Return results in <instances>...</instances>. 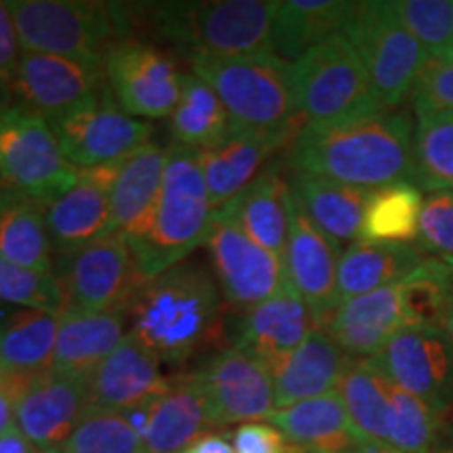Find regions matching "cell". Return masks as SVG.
<instances>
[{
  "label": "cell",
  "instance_id": "6da1fadb",
  "mask_svg": "<svg viewBox=\"0 0 453 453\" xmlns=\"http://www.w3.org/2000/svg\"><path fill=\"white\" fill-rule=\"evenodd\" d=\"M225 300L211 271L183 260L145 281L127 307L130 334L160 364L179 365L223 350Z\"/></svg>",
  "mask_w": 453,
  "mask_h": 453
},
{
  "label": "cell",
  "instance_id": "7a4b0ae2",
  "mask_svg": "<svg viewBox=\"0 0 453 453\" xmlns=\"http://www.w3.org/2000/svg\"><path fill=\"white\" fill-rule=\"evenodd\" d=\"M290 170L380 189L413 183V124L405 110H382L336 127H303L288 150Z\"/></svg>",
  "mask_w": 453,
  "mask_h": 453
},
{
  "label": "cell",
  "instance_id": "3957f363",
  "mask_svg": "<svg viewBox=\"0 0 453 453\" xmlns=\"http://www.w3.org/2000/svg\"><path fill=\"white\" fill-rule=\"evenodd\" d=\"M122 38L147 24L157 38L194 55H275L273 24L277 3L269 0H208V3L145 4L139 19L133 4H116Z\"/></svg>",
  "mask_w": 453,
  "mask_h": 453
},
{
  "label": "cell",
  "instance_id": "277c9868",
  "mask_svg": "<svg viewBox=\"0 0 453 453\" xmlns=\"http://www.w3.org/2000/svg\"><path fill=\"white\" fill-rule=\"evenodd\" d=\"M187 64L223 101L231 130L280 139L288 145L296 141L303 120L290 61L277 55H194Z\"/></svg>",
  "mask_w": 453,
  "mask_h": 453
},
{
  "label": "cell",
  "instance_id": "5b68a950",
  "mask_svg": "<svg viewBox=\"0 0 453 453\" xmlns=\"http://www.w3.org/2000/svg\"><path fill=\"white\" fill-rule=\"evenodd\" d=\"M212 217L214 208L203 180L200 154L170 143L168 166L154 212L145 229L127 240L141 280H154L183 263L197 246H203Z\"/></svg>",
  "mask_w": 453,
  "mask_h": 453
},
{
  "label": "cell",
  "instance_id": "8992f818",
  "mask_svg": "<svg viewBox=\"0 0 453 453\" xmlns=\"http://www.w3.org/2000/svg\"><path fill=\"white\" fill-rule=\"evenodd\" d=\"M292 81L303 127H336L384 110L364 61L342 34L292 61Z\"/></svg>",
  "mask_w": 453,
  "mask_h": 453
},
{
  "label": "cell",
  "instance_id": "52a82bcc",
  "mask_svg": "<svg viewBox=\"0 0 453 453\" xmlns=\"http://www.w3.org/2000/svg\"><path fill=\"white\" fill-rule=\"evenodd\" d=\"M21 49L65 57L104 70L110 47L120 41L116 4L82 0H11Z\"/></svg>",
  "mask_w": 453,
  "mask_h": 453
},
{
  "label": "cell",
  "instance_id": "ba28073f",
  "mask_svg": "<svg viewBox=\"0 0 453 453\" xmlns=\"http://www.w3.org/2000/svg\"><path fill=\"white\" fill-rule=\"evenodd\" d=\"M342 36L353 44L384 110H399L416 87L426 50L396 15L393 3H357Z\"/></svg>",
  "mask_w": 453,
  "mask_h": 453
},
{
  "label": "cell",
  "instance_id": "9c48e42d",
  "mask_svg": "<svg viewBox=\"0 0 453 453\" xmlns=\"http://www.w3.org/2000/svg\"><path fill=\"white\" fill-rule=\"evenodd\" d=\"M78 174L42 116L19 105L0 111V185L47 203L76 185Z\"/></svg>",
  "mask_w": 453,
  "mask_h": 453
},
{
  "label": "cell",
  "instance_id": "30bf717a",
  "mask_svg": "<svg viewBox=\"0 0 453 453\" xmlns=\"http://www.w3.org/2000/svg\"><path fill=\"white\" fill-rule=\"evenodd\" d=\"M53 273L64 292L65 311H124L141 286L137 265L122 235L111 234L78 250L57 254Z\"/></svg>",
  "mask_w": 453,
  "mask_h": 453
},
{
  "label": "cell",
  "instance_id": "8fae6325",
  "mask_svg": "<svg viewBox=\"0 0 453 453\" xmlns=\"http://www.w3.org/2000/svg\"><path fill=\"white\" fill-rule=\"evenodd\" d=\"M107 88L113 104L133 118L173 116L183 88V72L173 57L141 38H120L104 61Z\"/></svg>",
  "mask_w": 453,
  "mask_h": 453
},
{
  "label": "cell",
  "instance_id": "7c38bea8",
  "mask_svg": "<svg viewBox=\"0 0 453 453\" xmlns=\"http://www.w3.org/2000/svg\"><path fill=\"white\" fill-rule=\"evenodd\" d=\"M203 248L211 254L220 296L235 313L258 307L286 283L283 260L258 246L223 211H214Z\"/></svg>",
  "mask_w": 453,
  "mask_h": 453
},
{
  "label": "cell",
  "instance_id": "4fadbf2b",
  "mask_svg": "<svg viewBox=\"0 0 453 453\" xmlns=\"http://www.w3.org/2000/svg\"><path fill=\"white\" fill-rule=\"evenodd\" d=\"M47 122L67 162L78 170L120 162L154 137V127L122 111L111 95Z\"/></svg>",
  "mask_w": 453,
  "mask_h": 453
},
{
  "label": "cell",
  "instance_id": "5bb4252c",
  "mask_svg": "<svg viewBox=\"0 0 453 453\" xmlns=\"http://www.w3.org/2000/svg\"><path fill=\"white\" fill-rule=\"evenodd\" d=\"M372 361L393 387L437 411L453 410V342L443 330L403 327Z\"/></svg>",
  "mask_w": 453,
  "mask_h": 453
},
{
  "label": "cell",
  "instance_id": "9a60e30c",
  "mask_svg": "<svg viewBox=\"0 0 453 453\" xmlns=\"http://www.w3.org/2000/svg\"><path fill=\"white\" fill-rule=\"evenodd\" d=\"M9 95L17 105L30 110L44 120L64 116L110 95L105 72L65 57L44 53H21Z\"/></svg>",
  "mask_w": 453,
  "mask_h": 453
},
{
  "label": "cell",
  "instance_id": "2e32d148",
  "mask_svg": "<svg viewBox=\"0 0 453 453\" xmlns=\"http://www.w3.org/2000/svg\"><path fill=\"white\" fill-rule=\"evenodd\" d=\"M197 373L206 387L217 428L273 416V373L246 350L237 347L219 350Z\"/></svg>",
  "mask_w": 453,
  "mask_h": 453
},
{
  "label": "cell",
  "instance_id": "e0dca14e",
  "mask_svg": "<svg viewBox=\"0 0 453 453\" xmlns=\"http://www.w3.org/2000/svg\"><path fill=\"white\" fill-rule=\"evenodd\" d=\"M120 162L81 170L76 185L44 203L53 252L65 254L111 235V187Z\"/></svg>",
  "mask_w": 453,
  "mask_h": 453
},
{
  "label": "cell",
  "instance_id": "ac0fdd59",
  "mask_svg": "<svg viewBox=\"0 0 453 453\" xmlns=\"http://www.w3.org/2000/svg\"><path fill=\"white\" fill-rule=\"evenodd\" d=\"M340 257L342 248H338L324 231L317 229L292 197L290 234L283 254V269L290 286L313 311L317 327L324 326L340 304L336 292Z\"/></svg>",
  "mask_w": 453,
  "mask_h": 453
},
{
  "label": "cell",
  "instance_id": "d6986e66",
  "mask_svg": "<svg viewBox=\"0 0 453 453\" xmlns=\"http://www.w3.org/2000/svg\"><path fill=\"white\" fill-rule=\"evenodd\" d=\"M88 410V380L47 372L17 401L15 422L41 453H59Z\"/></svg>",
  "mask_w": 453,
  "mask_h": 453
},
{
  "label": "cell",
  "instance_id": "ffe728a7",
  "mask_svg": "<svg viewBox=\"0 0 453 453\" xmlns=\"http://www.w3.org/2000/svg\"><path fill=\"white\" fill-rule=\"evenodd\" d=\"M315 327L313 311L286 280L273 296L242 315L235 347L257 357L273 373L275 367L292 355Z\"/></svg>",
  "mask_w": 453,
  "mask_h": 453
},
{
  "label": "cell",
  "instance_id": "44dd1931",
  "mask_svg": "<svg viewBox=\"0 0 453 453\" xmlns=\"http://www.w3.org/2000/svg\"><path fill=\"white\" fill-rule=\"evenodd\" d=\"M173 380L162 376L160 361L127 334L120 347L107 357L88 378L90 410L128 411L157 401L170 390Z\"/></svg>",
  "mask_w": 453,
  "mask_h": 453
},
{
  "label": "cell",
  "instance_id": "7402d4cb",
  "mask_svg": "<svg viewBox=\"0 0 453 453\" xmlns=\"http://www.w3.org/2000/svg\"><path fill=\"white\" fill-rule=\"evenodd\" d=\"M321 327L349 357H373L405 327L401 281L340 303Z\"/></svg>",
  "mask_w": 453,
  "mask_h": 453
},
{
  "label": "cell",
  "instance_id": "603a6c76",
  "mask_svg": "<svg viewBox=\"0 0 453 453\" xmlns=\"http://www.w3.org/2000/svg\"><path fill=\"white\" fill-rule=\"evenodd\" d=\"M124 311H64L59 315V332L50 372L59 376L88 380L113 350L127 338Z\"/></svg>",
  "mask_w": 453,
  "mask_h": 453
},
{
  "label": "cell",
  "instance_id": "cb8c5ba5",
  "mask_svg": "<svg viewBox=\"0 0 453 453\" xmlns=\"http://www.w3.org/2000/svg\"><path fill=\"white\" fill-rule=\"evenodd\" d=\"M288 183L294 202L338 248L361 240L365 206L373 189L344 185L300 170H290Z\"/></svg>",
  "mask_w": 453,
  "mask_h": 453
},
{
  "label": "cell",
  "instance_id": "d4e9b609",
  "mask_svg": "<svg viewBox=\"0 0 453 453\" xmlns=\"http://www.w3.org/2000/svg\"><path fill=\"white\" fill-rule=\"evenodd\" d=\"M350 357L324 327H315L273 370L275 410L336 390Z\"/></svg>",
  "mask_w": 453,
  "mask_h": 453
},
{
  "label": "cell",
  "instance_id": "484cf974",
  "mask_svg": "<svg viewBox=\"0 0 453 453\" xmlns=\"http://www.w3.org/2000/svg\"><path fill=\"white\" fill-rule=\"evenodd\" d=\"M290 183L280 162L269 164L240 196L220 208L258 246L283 260L290 234Z\"/></svg>",
  "mask_w": 453,
  "mask_h": 453
},
{
  "label": "cell",
  "instance_id": "4316f807",
  "mask_svg": "<svg viewBox=\"0 0 453 453\" xmlns=\"http://www.w3.org/2000/svg\"><path fill=\"white\" fill-rule=\"evenodd\" d=\"M217 428L200 373L180 376L157 399L145 437V453H180Z\"/></svg>",
  "mask_w": 453,
  "mask_h": 453
},
{
  "label": "cell",
  "instance_id": "83f0119b",
  "mask_svg": "<svg viewBox=\"0 0 453 453\" xmlns=\"http://www.w3.org/2000/svg\"><path fill=\"white\" fill-rule=\"evenodd\" d=\"M168 147L147 143L124 157L111 187V231L133 240L145 229L162 191Z\"/></svg>",
  "mask_w": 453,
  "mask_h": 453
},
{
  "label": "cell",
  "instance_id": "f1b7e54d",
  "mask_svg": "<svg viewBox=\"0 0 453 453\" xmlns=\"http://www.w3.org/2000/svg\"><path fill=\"white\" fill-rule=\"evenodd\" d=\"M281 147L290 145L280 139L231 130L220 143L197 151L214 211H220L240 196Z\"/></svg>",
  "mask_w": 453,
  "mask_h": 453
},
{
  "label": "cell",
  "instance_id": "f546056e",
  "mask_svg": "<svg viewBox=\"0 0 453 453\" xmlns=\"http://www.w3.org/2000/svg\"><path fill=\"white\" fill-rule=\"evenodd\" d=\"M336 393L342 399L349 420L364 449L388 453L390 426H393L390 382L378 370L372 357H350Z\"/></svg>",
  "mask_w": 453,
  "mask_h": 453
},
{
  "label": "cell",
  "instance_id": "4dcf8cb0",
  "mask_svg": "<svg viewBox=\"0 0 453 453\" xmlns=\"http://www.w3.org/2000/svg\"><path fill=\"white\" fill-rule=\"evenodd\" d=\"M269 422L280 428L290 443L313 453L364 449L336 390L275 410Z\"/></svg>",
  "mask_w": 453,
  "mask_h": 453
},
{
  "label": "cell",
  "instance_id": "1f68e13d",
  "mask_svg": "<svg viewBox=\"0 0 453 453\" xmlns=\"http://www.w3.org/2000/svg\"><path fill=\"white\" fill-rule=\"evenodd\" d=\"M426 258L413 243H376L357 240L338 263V303L403 281Z\"/></svg>",
  "mask_w": 453,
  "mask_h": 453
},
{
  "label": "cell",
  "instance_id": "d6a6232c",
  "mask_svg": "<svg viewBox=\"0 0 453 453\" xmlns=\"http://www.w3.org/2000/svg\"><path fill=\"white\" fill-rule=\"evenodd\" d=\"M0 260L15 267L53 271L44 202L32 200L0 185Z\"/></svg>",
  "mask_w": 453,
  "mask_h": 453
},
{
  "label": "cell",
  "instance_id": "836d02e7",
  "mask_svg": "<svg viewBox=\"0 0 453 453\" xmlns=\"http://www.w3.org/2000/svg\"><path fill=\"white\" fill-rule=\"evenodd\" d=\"M357 3L344 0H283L277 3L273 50L283 61H296L327 38L342 34Z\"/></svg>",
  "mask_w": 453,
  "mask_h": 453
},
{
  "label": "cell",
  "instance_id": "e575fe53",
  "mask_svg": "<svg viewBox=\"0 0 453 453\" xmlns=\"http://www.w3.org/2000/svg\"><path fill=\"white\" fill-rule=\"evenodd\" d=\"M59 332V315L17 309L0 321V367L11 372L47 373Z\"/></svg>",
  "mask_w": 453,
  "mask_h": 453
},
{
  "label": "cell",
  "instance_id": "d590c367",
  "mask_svg": "<svg viewBox=\"0 0 453 453\" xmlns=\"http://www.w3.org/2000/svg\"><path fill=\"white\" fill-rule=\"evenodd\" d=\"M168 130L174 145L196 151L220 143L231 133L223 101L194 72L183 73L180 99L168 118Z\"/></svg>",
  "mask_w": 453,
  "mask_h": 453
},
{
  "label": "cell",
  "instance_id": "8d00e7d4",
  "mask_svg": "<svg viewBox=\"0 0 453 453\" xmlns=\"http://www.w3.org/2000/svg\"><path fill=\"white\" fill-rule=\"evenodd\" d=\"M424 197L413 183L373 189L367 200L361 240L376 243H416Z\"/></svg>",
  "mask_w": 453,
  "mask_h": 453
},
{
  "label": "cell",
  "instance_id": "74e56055",
  "mask_svg": "<svg viewBox=\"0 0 453 453\" xmlns=\"http://www.w3.org/2000/svg\"><path fill=\"white\" fill-rule=\"evenodd\" d=\"M413 185L424 191H453V110L416 113Z\"/></svg>",
  "mask_w": 453,
  "mask_h": 453
},
{
  "label": "cell",
  "instance_id": "f35d334b",
  "mask_svg": "<svg viewBox=\"0 0 453 453\" xmlns=\"http://www.w3.org/2000/svg\"><path fill=\"white\" fill-rule=\"evenodd\" d=\"M405 327L443 330L453 309V269L445 260L426 257L401 281Z\"/></svg>",
  "mask_w": 453,
  "mask_h": 453
},
{
  "label": "cell",
  "instance_id": "ab89813d",
  "mask_svg": "<svg viewBox=\"0 0 453 453\" xmlns=\"http://www.w3.org/2000/svg\"><path fill=\"white\" fill-rule=\"evenodd\" d=\"M59 453H145V443L120 411L88 410Z\"/></svg>",
  "mask_w": 453,
  "mask_h": 453
},
{
  "label": "cell",
  "instance_id": "60d3db41",
  "mask_svg": "<svg viewBox=\"0 0 453 453\" xmlns=\"http://www.w3.org/2000/svg\"><path fill=\"white\" fill-rule=\"evenodd\" d=\"M393 7L428 59H453V0H396Z\"/></svg>",
  "mask_w": 453,
  "mask_h": 453
},
{
  "label": "cell",
  "instance_id": "b9f144b4",
  "mask_svg": "<svg viewBox=\"0 0 453 453\" xmlns=\"http://www.w3.org/2000/svg\"><path fill=\"white\" fill-rule=\"evenodd\" d=\"M0 300L17 304L19 309L49 311L61 315L65 311L64 292L53 271H34L0 265Z\"/></svg>",
  "mask_w": 453,
  "mask_h": 453
},
{
  "label": "cell",
  "instance_id": "7bdbcfd3",
  "mask_svg": "<svg viewBox=\"0 0 453 453\" xmlns=\"http://www.w3.org/2000/svg\"><path fill=\"white\" fill-rule=\"evenodd\" d=\"M418 248L434 258H453V191H430L422 203Z\"/></svg>",
  "mask_w": 453,
  "mask_h": 453
},
{
  "label": "cell",
  "instance_id": "ee69618b",
  "mask_svg": "<svg viewBox=\"0 0 453 453\" xmlns=\"http://www.w3.org/2000/svg\"><path fill=\"white\" fill-rule=\"evenodd\" d=\"M410 101L416 113L453 110V59H428Z\"/></svg>",
  "mask_w": 453,
  "mask_h": 453
},
{
  "label": "cell",
  "instance_id": "f6af8a7d",
  "mask_svg": "<svg viewBox=\"0 0 453 453\" xmlns=\"http://www.w3.org/2000/svg\"><path fill=\"white\" fill-rule=\"evenodd\" d=\"M229 441L235 453H288L290 449V441L271 422L240 424Z\"/></svg>",
  "mask_w": 453,
  "mask_h": 453
},
{
  "label": "cell",
  "instance_id": "bcb514c9",
  "mask_svg": "<svg viewBox=\"0 0 453 453\" xmlns=\"http://www.w3.org/2000/svg\"><path fill=\"white\" fill-rule=\"evenodd\" d=\"M21 53H24V49H21L9 3H0V84L7 90L17 73Z\"/></svg>",
  "mask_w": 453,
  "mask_h": 453
},
{
  "label": "cell",
  "instance_id": "7dc6e473",
  "mask_svg": "<svg viewBox=\"0 0 453 453\" xmlns=\"http://www.w3.org/2000/svg\"><path fill=\"white\" fill-rule=\"evenodd\" d=\"M180 453H235V451H234V445H231L229 437H225V434L208 433Z\"/></svg>",
  "mask_w": 453,
  "mask_h": 453
},
{
  "label": "cell",
  "instance_id": "c3c4849f",
  "mask_svg": "<svg viewBox=\"0 0 453 453\" xmlns=\"http://www.w3.org/2000/svg\"><path fill=\"white\" fill-rule=\"evenodd\" d=\"M0 453H41V449L15 426L0 434Z\"/></svg>",
  "mask_w": 453,
  "mask_h": 453
},
{
  "label": "cell",
  "instance_id": "681fc988",
  "mask_svg": "<svg viewBox=\"0 0 453 453\" xmlns=\"http://www.w3.org/2000/svg\"><path fill=\"white\" fill-rule=\"evenodd\" d=\"M17 422H15V407L11 401L0 393V434L7 433V430L15 428Z\"/></svg>",
  "mask_w": 453,
  "mask_h": 453
},
{
  "label": "cell",
  "instance_id": "f907efd6",
  "mask_svg": "<svg viewBox=\"0 0 453 453\" xmlns=\"http://www.w3.org/2000/svg\"><path fill=\"white\" fill-rule=\"evenodd\" d=\"M7 97H9V90L3 87V84H0V111L3 110H7Z\"/></svg>",
  "mask_w": 453,
  "mask_h": 453
},
{
  "label": "cell",
  "instance_id": "816d5d0a",
  "mask_svg": "<svg viewBox=\"0 0 453 453\" xmlns=\"http://www.w3.org/2000/svg\"><path fill=\"white\" fill-rule=\"evenodd\" d=\"M445 334H447V336H449V340L453 342V309H451V313H449V317H447V321H445Z\"/></svg>",
  "mask_w": 453,
  "mask_h": 453
},
{
  "label": "cell",
  "instance_id": "f5cc1de1",
  "mask_svg": "<svg viewBox=\"0 0 453 453\" xmlns=\"http://www.w3.org/2000/svg\"><path fill=\"white\" fill-rule=\"evenodd\" d=\"M349 453H387V451H373V449H357V451H349Z\"/></svg>",
  "mask_w": 453,
  "mask_h": 453
},
{
  "label": "cell",
  "instance_id": "db71d44e",
  "mask_svg": "<svg viewBox=\"0 0 453 453\" xmlns=\"http://www.w3.org/2000/svg\"><path fill=\"white\" fill-rule=\"evenodd\" d=\"M445 263H447V265H449V267L453 269V258H447V260H445Z\"/></svg>",
  "mask_w": 453,
  "mask_h": 453
},
{
  "label": "cell",
  "instance_id": "11a10c76",
  "mask_svg": "<svg viewBox=\"0 0 453 453\" xmlns=\"http://www.w3.org/2000/svg\"><path fill=\"white\" fill-rule=\"evenodd\" d=\"M0 265H3V260H0Z\"/></svg>",
  "mask_w": 453,
  "mask_h": 453
},
{
  "label": "cell",
  "instance_id": "9f6ffc18",
  "mask_svg": "<svg viewBox=\"0 0 453 453\" xmlns=\"http://www.w3.org/2000/svg\"><path fill=\"white\" fill-rule=\"evenodd\" d=\"M0 370H3V367H0Z\"/></svg>",
  "mask_w": 453,
  "mask_h": 453
}]
</instances>
